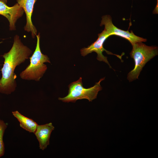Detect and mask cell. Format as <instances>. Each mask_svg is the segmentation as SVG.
<instances>
[{"label":"cell","mask_w":158,"mask_h":158,"mask_svg":"<svg viewBox=\"0 0 158 158\" xmlns=\"http://www.w3.org/2000/svg\"><path fill=\"white\" fill-rule=\"evenodd\" d=\"M31 49L24 45L19 36L16 35L12 47L10 51L1 56L4 59L0 79V92L8 95L14 92L17 87L14 73L16 67L24 63L32 53Z\"/></svg>","instance_id":"1"},{"label":"cell","mask_w":158,"mask_h":158,"mask_svg":"<svg viewBox=\"0 0 158 158\" xmlns=\"http://www.w3.org/2000/svg\"><path fill=\"white\" fill-rule=\"evenodd\" d=\"M132 45L133 48L130 55L134 60L135 66L128 74L127 79L129 82L138 79L145 64L158 54L157 46H148L142 42H137Z\"/></svg>","instance_id":"2"},{"label":"cell","mask_w":158,"mask_h":158,"mask_svg":"<svg viewBox=\"0 0 158 158\" xmlns=\"http://www.w3.org/2000/svg\"><path fill=\"white\" fill-rule=\"evenodd\" d=\"M12 113L19 121L21 128L29 132L34 133L38 125L35 121L24 116L17 111H13Z\"/></svg>","instance_id":"10"},{"label":"cell","mask_w":158,"mask_h":158,"mask_svg":"<svg viewBox=\"0 0 158 158\" xmlns=\"http://www.w3.org/2000/svg\"><path fill=\"white\" fill-rule=\"evenodd\" d=\"M98 38L94 42L87 47L81 49L80 53L82 56H84L92 52H95L97 54V57L98 60L102 61L107 63L110 68L111 67L107 59V57L103 55L102 52L105 51L109 54L117 56L121 60L122 56L113 54L107 50L103 47L104 42L110 36L107 32L104 30L101 33L98 34Z\"/></svg>","instance_id":"5"},{"label":"cell","mask_w":158,"mask_h":158,"mask_svg":"<svg viewBox=\"0 0 158 158\" xmlns=\"http://www.w3.org/2000/svg\"><path fill=\"white\" fill-rule=\"evenodd\" d=\"M2 42H0V44Z\"/></svg>","instance_id":"13"},{"label":"cell","mask_w":158,"mask_h":158,"mask_svg":"<svg viewBox=\"0 0 158 158\" xmlns=\"http://www.w3.org/2000/svg\"><path fill=\"white\" fill-rule=\"evenodd\" d=\"M105 78L100 79L93 86L86 88L83 87L82 78L80 77L76 81L69 84L68 93L67 95L64 97H59L58 99L63 102L68 103H75L78 99H86L89 102H92L97 98L98 92L102 90L100 83Z\"/></svg>","instance_id":"4"},{"label":"cell","mask_w":158,"mask_h":158,"mask_svg":"<svg viewBox=\"0 0 158 158\" xmlns=\"http://www.w3.org/2000/svg\"><path fill=\"white\" fill-rule=\"evenodd\" d=\"M17 3L22 7L25 13L26 24L24 30L28 32H31L32 36L34 38L37 35V30L32 21V16L34 4L37 0H16Z\"/></svg>","instance_id":"8"},{"label":"cell","mask_w":158,"mask_h":158,"mask_svg":"<svg viewBox=\"0 0 158 158\" xmlns=\"http://www.w3.org/2000/svg\"><path fill=\"white\" fill-rule=\"evenodd\" d=\"M54 127L51 123L44 125H38L34 132L39 144L40 148L43 150L49 144V139Z\"/></svg>","instance_id":"9"},{"label":"cell","mask_w":158,"mask_h":158,"mask_svg":"<svg viewBox=\"0 0 158 158\" xmlns=\"http://www.w3.org/2000/svg\"><path fill=\"white\" fill-rule=\"evenodd\" d=\"M7 0H0V15L8 20L10 30H15L16 21L23 16L24 11L18 3L9 7L7 5Z\"/></svg>","instance_id":"7"},{"label":"cell","mask_w":158,"mask_h":158,"mask_svg":"<svg viewBox=\"0 0 158 158\" xmlns=\"http://www.w3.org/2000/svg\"><path fill=\"white\" fill-rule=\"evenodd\" d=\"M158 0H157V5L154 10V13H157V11H157L158 10Z\"/></svg>","instance_id":"12"},{"label":"cell","mask_w":158,"mask_h":158,"mask_svg":"<svg viewBox=\"0 0 158 158\" xmlns=\"http://www.w3.org/2000/svg\"><path fill=\"white\" fill-rule=\"evenodd\" d=\"M37 42L35 51L30 58V63L20 74L22 79L39 81L46 72L47 67L44 63H51L47 56L43 54L40 47V34L36 35Z\"/></svg>","instance_id":"3"},{"label":"cell","mask_w":158,"mask_h":158,"mask_svg":"<svg viewBox=\"0 0 158 158\" xmlns=\"http://www.w3.org/2000/svg\"><path fill=\"white\" fill-rule=\"evenodd\" d=\"M7 125L2 120L0 119V157L4 155L5 148L3 137Z\"/></svg>","instance_id":"11"},{"label":"cell","mask_w":158,"mask_h":158,"mask_svg":"<svg viewBox=\"0 0 158 158\" xmlns=\"http://www.w3.org/2000/svg\"><path fill=\"white\" fill-rule=\"evenodd\" d=\"M104 25V29L110 36L116 35L128 40L132 44L139 42H145L147 39L135 35L132 31H125L115 26L113 23L111 16L109 15L103 16L100 25Z\"/></svg>","instance_id":"6"}]
</instances>
